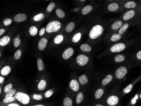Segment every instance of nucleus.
<instances>
[{"mask_svg":"<svg viewBox=\"0 0 141 106\" xmlns=\"http://www.w3.org/2000/svg\"><path fill=\"white\" fill-rule=\"evenodd\" d=\"M44 17V15L43 14L40 13L38 14L37 15H35L33 17V19L34 21L35 22H39V21L42 20Z\"/></svg>","mask_w":141,"mask_h":106,"instance_id":"34","label":"nucleus"},{"mask_svg":"<svg viewBox=\"0 0 141 106\" xmlns=\"http://www.w3.org/2000/svg\"><path fill=\"white\" fill-rule=\"evenodd\" d=\"M104 90L101 88H100L97 90L95 94V97L96 98V99H100L104 94Z\"/></svg>","mask_w":141,"mask_h":106,"instance_id":"30","label":"nucleus"},{"mask_svg":"<svg viewBox=\"0 0 141 106\" xmlns=\"http://www.w3.org/2000/svg\"><path fill=\"white\" fill-rule=\"evenodd\" d=\"M81 36H82V34L80 32H78V33H75L72 37V42L74 43L78 42L80 40Z\"/></svg>","mask_w":141,"mask_h":106,"instance_id":"27","label":"nucleus"},{"mask_svg":"<svg viewBox=\"0 0 141 106\" xmlns=\"http://www.w3.org/2000/svg\"><path fill=\"white\" fill-rule=\"evenodd\" d=\"M63 105L64 106H72L73 105L72 100L69 97H66L63 101Z\"/></svg>","mask_w":141,"mask_h":106,"instance_id":"31","label":"nucleus"},{"mask_svg":"<svg viewBox=\"0 0 141 106\" xmlns=\"http://www.w3.org/2000/svg\"><path fill=\"white\" fill-rule=\"evenodd\" d=\"M104 32V28L102 25L97 24L93 27L89 33V37L92 40H95L100 37Z\"/></svg>","mask_w":141,"mask_h":106,"instance_id":"1","label":"nucleus"},{"mask_svg":"<svg viewBox=\"0 0 141 106\" xmlns=\"http://www.w3.org/2000/svg\"><path fill=\"white\" fill-rule=\"evenodd\" d=\"M74 54V49L72 47L68 48L65 50L62 55V58L64 60H68Z\"/></svg>","mask_w":141,"mask_h":106,"instance_id":"10","label":"nucleus"},{"mask_svg":"<svg viewBox=\"0 0 141 106\" xmlns=\"http://www.w3.org/2000/svg\"><path fill=\"white\" fill-rule=\"evenodd\" d=\"M33 98L34 100H41L42 99V96L41 95L38 94H33Z\"/></svg>","mask_w":141,"mask_h":106,"instance_id":"45","label":"nucleus"},{"mask_svg":"<svg viewBox=\"0 0 141 106\" xmlns=\"http://www.w3.org/2000/svg\"><path fill=\"white\" fill-rule=\"evenodd\" d=\"M127 69L125 66H121L116 71L115 76L117 79H121L126 76L127 74Z\"/></svg>","mask_w":141,"mask_h":106,"instance_id":"6","label":"nucleus"},{"mask_svg":"<svg viewBox=\"0 0 141 106\" xmlns=\"http://www.w3.org/2000/svg\"><path fill=\"white\" fill-rule=\"evenodd\" d=\"M13 88V85L12 84L9 83L6 85L4 88V92L5 93H7Z\"/></svg>","mask_w":141,"mask_h":106,"instance_id":"41","label":"nucleus"},{"mask_svg":"<svg viewBox=\"0 0 141 106\" xmlns=\"http://www.w3.org/2000/svg\"><path fill=\"white\" fill-rule=\"evenodd\" d=\"M64 39V37L62 35H58L56 36L55 38L54 39V43L56 44H60L62 43Z\"/></svg>","mask_w":141,"mask_h":106,"instance_id":"28","label":"nucleus"},{"mask_svg":"<svg viewBox=\"0 0 141 106\" xmlns=\"http://www.w3.org/2000/svg\"><path fill=\"white\" fill-rule=\"evenodd\" d=\"M114 0H106V3H109L110 2L113 1H114Z\"/></svg>","mask_w":141,"mask_h":106,"instance_id":"52","label":"nucleus"},{"mask_svg":"<svg viewBox=\"0 0 141 106\" xmlns=\"http://www.w3.org/2000/svg\"><path fill=\"white\" fill-rule=\"evenodd\" d=\"M10 42V38L7 36H5L0 39V45L5 46L8 45Z\"/></svg>","mask_w":141,"mask_h":106,"instance_id":"16","label":"nucleus"},{"mask_svg":"<svg viewBox=\"0 0 141 106\" xmlns=\"http://www.w3.org/2000/svg\"><path fill=\"white\" fill-rule=\"evenodd\" d=\"M121 38V35L119 34L118 33H114L111 35L110 39L111 42H115L120 40Z\"/></svg>","mask_w":141,"mask_h":106,"instance_id":"18","label":"nucleus"},{"mask_svg":"<svg viewBox=\"0 0 141 106\" xmlns=\"http://www.w3.org/2000/svg\"><path fill=\"white\" fill-rule=\"evenodd\" d=\"M132 88H133V85L131 84L129 85L127 87H126V88H124V89L123 90L124 93H129L131 91Z\"/></svg>","mask_w":141,"mask_h":106,"instance_id":"43","label":"nucleus"},{"mask_svg":"<svg viewBox=\"0 0 141 106\" xmlns=\"http://www.w3.org/2000/svg\"><path fill=\"white\" fill-rule=\"evenodd\" d=\"M1 93V88H0V93Z\"/></svg>","mask_w":141,"mask_h":106,"instance_id":"57","label":"nucleus"},{"mask_svg":"<svg viewBox=\"0 0 141 106\" xmlns=\"http://www.w3.org/2000/svg\"><path fill=\"white\" fill-rule=\"evenodd\" d=\"M137 99H138V95H136V96H135V97L134 98V99H132V101H131L132 105H134V104H135V103H136V100Z\"/></svg>","mask_w":141,"mask_h":106,"instance_id":"46","label":"nucleus"},{"mask_svg":"<svg viewBox=\"0 0 141 106\" xmlns=\"http://www.w3.org/2000/svg\"><path fill=\"white\" fill-rule=\"evenodd\" d=\"M17 37H19V35H18V36H17Z\"/></svg>","mask_w":141,"mask_h":106,"instance_id":"60","label":"nucleus"},{"mask_svg":"<svg viewBox=\"0 0 141 106\" xmlns=\"http://www.w3.org/2000/svg\"><path fill=\"white\" fill-rule=\"evenodd\" d=\"M47 86V82L44 79H42L39 82L38 85V88L39 91H42L45 89Z\"/></svg>","mask_w":141,"mask_h":106,"instance_id":"22","label":"nucleus"},{"mask_svg":"<svg viewBox=\"0 0 141 106\" xmlns=\"http://www.w3.org/2000/svg\"><path fill=\"white\" fill-rule=\"evenodd\" d=\"M79 0L81 3H84V2H85V1H86L87 0Z\"/></svg>","mask_w":141,"mask_h":106,"instance_id":"53","label":"nucleus"},{"mask_svg":"<svg viewBox=\"0 0 141 106\" xmlns=\"http://www.w3.org/2000/svg\"><path fill=\"white\" fill-rule=\"evenodd\" d=\"M45 29L44 28L41 29L40 30V31H39V36H43L44 34V32H45Z\"/></svg>","mask_w":141,"mask_h":106,"instance_id":"47","label":"nucleus"},{"mask_svg":"<svg viewBox=\"0 0 141 106\" xmlns=\"http://www.w3.org/2000/svg\"></svg>","mask_w":141,"mask_h":106,"instance_id":"61","label":"nucleus"},{"mask_svg":"<svg viewBox=\"0 0 141 106\" xmlns=\"http://www.w3.org/2000/svg\"><path fill=\"white\" fill-rule=\"evenodd\" d=\"M123 7L126 9H135L137 7H138L139 4L134 1L129 0L126 2H121Z\"/></svg>","mask_w":141,"mask_h":106,"instance_id":"8","label":"nucleus"},{"mask_svg":"<svg viewBox=\"0 0 141 106\" xmlns=\"http://www.w3.org/2000/svg\"><path fill=\"white\" fill-rule=\"evenodd\" d=\"M139 8L141 10V4L140 5V6L139 7Z\"/></svg>","mask_w":141,"mask_h":106,"instance_id":"56","label":"nucleus"},{"mask_svg":"<svg viewBox=\"0 0 141 106\" xmlns=\"http://www.w3.org/2000/svg\"><path fill=\"white\" fill-rule=\"evenodd\" d=\"M5 30L3 29H0V36H1L2 34L5 33Z\"/></svg>","mask_w":141,"mask_h":106,"instance_id":"49","label":"nucleus"},{"mask_svg":"<svg viewBox=\"0 0 141 106\" xmlns=\"http://www.w3.org/2000/svg\"><path fill=\"white\" fill-rule=\"evenodd\" d=\"M4 78L2 76H0V83H2L4 82Z\"/></svg>","mask_w":141,"mask_h":106,"instance_id":"51","label":"nucleus"},{"mask_svg":"<svg viewBox=\"0 0 141 106\" xmlns=\"http://www.w3.org/2000/svg\"><path fill=\"white\" fill-rule=\"evenodd\" d=\"M16 92V90L14 89H11L10 91H9V92H8L7 93H6V95L5 96V98L12 97L15 94Z\"/></svg>","mask_w":141,"mask_h":106,"instance_id":"39","label":"nucleus"},{"mask_svg":"<svg viewBox=\"0 0 141 106\" xmlns=\"http://www.w3.org/2000/svg\"><path fill=\"white\" fill-rule=\"evenodd\" d=\"M113 79V76L112 75H107V76L105 77V78L102 80L101 84L103 85H108L110 82H111Z\"/></svg>","mask_w":141,"mask_h":106,"instance_id":"20","label":"nucleus"},{"mask_svg":"<svg viewBox=\"0 0 141 106\" xmlns=\"http://www.w3.org/2000/svg\"><path fill=\"white\" fill-rule=\"evenodd\" d=\"M96 106H103V105H96Z\"/></svg>","mask_w":141,"mask_h":106,"instance_id":"55","label":"nucleus"},{"mask_svg":"<svg viewBox=\"0 0 141 106\" xmlns=\"http://www.w3.org/2000/svg\"><path fill=\"white\" fill-rule=\"evenodd\" d=\"M8 106H19L20 105L17 104H16V103H12V104H11L9 105H8Z\"/></svg>","mask_w":141,"mask_h":106,"instance_id":"50","label":"nucleus"},{"mask_svg":"<svg viewBox=\"0 0 141 106\" xmlns=\"http://www.w3.org/2000/svg\"><path fill=\"white\" fill-rule=\"evenodd\" d=\"M137 57L138 59L141 60V50L137 52Z\"/></svg>","mask_w":141,"mask_h":106,"instance_id":"48","label":"nucleus"},{"mask_svg":"<svg viewBox=\"0 0 141 106\" xmlns=\"http://www.w3.org/2000/svg\"><path fill=\"white\" fill-rule=\"evenodd\" d=\"M80 49L85 52H89L91 51V47L87 44H83L80 46Z\"/></svg>","mask_w":141,"mask_h":106,"instance_id":"24","label":"nucleus"},{"mask_svg":"<svg viewBox=\"0 0 141 106\" xmlns=\"http://www.w3.org/2000/svg\"><path fill=\"white\" fill-rule=\"evenodd\" d=\"M53 91L52 90H49L46 91L44 93V96L46 98H49L53 95Z\"/></svg>","mask_w":141,"mask_h":106,"instance_id":"44","label":"nucleus"},{"mask_svg":"<svg viewBox=\"0 0 141 106\" xmlns=\"http://www.w3.org/2000/svg\"><path fill=\"white\" fill-rule=\"evenodd\" d=\"M140 97L141 98V94H140Z\"/></svg>","mask_w":141,"mask_h":106,"instance_id":"59","label":"nucleus"},{"mask_svg":"<svg viewBox=\"0 0 141 106\" xmlns=\"http://www.w3.org/2000/svg\"><path fill=\"white\" fill-rule=\"evenodd\" d=\"M107 10L110 12H115L123 8L122 3L120 0H116L107 3Z\"/></svg>","mask_w":141,"mask_h":106,"instance_id":"2","label":"nucleus"},{"mask_svg":"<svg viewBox=\"0 0 141 106\" xmlns=\"http://www.w3.org/2000/svg\"><path fill=\"white\" fill-rule=\"evenodd\" d=\"M136 14L134 10H130L127 11L123 16V19L125 21H127L133 18Z\"/></svg>","mask_w":141,"mask_h":106,"instance_id":"9","label":"nucleus"},{"mask_svg":"<svg viewBox=\"0 0 141 106\" xmlns=\"http://www.w3.org/2000/svg\"><path fill=\"white\" fill-rule=\"evenodd\" d=\"M3 24L5 26H9L12 23V20L10 18H6L3 20Z\"/></svg>","mask_w":141,"mask_h":106,"instance_id":"42","label":"nucleus"},{"mask_svg":"<svg viewBox=\"0 0 141 106\" xmlns=\"http://www.w3.org/2000/svg\"><path fill=\"white\" fill-rule=\"evenodd\" d=\"M93 9V6L91 5H87L83 8L81 10V13L83 15H87L91 12Z\"/></svg>","mask_w":141,"mask_h":106,"instance_id":"17","label":"nucleus"},{"mask_svg":"<svg viewBox=\"0 0 141 106\" xmlns=\"http://www.w3.org/2000/svg\"><path fill=\"white\" fill-rule=\"evenodd\" d=\"M120 1L121 2H123L124 1V0H120Z\"/></svg>","mask_w":141,"mask_h":106,"instance_id":"58","label":"nucleus"},{"mask_svg":"<svg viewBox=\"0 0 141 106\" xmlns=\"http://www.w3.org/2000/svg\"><path fill=\"white\" fill-rule=\"evenodd\" d=\"M84 99V95L82 92H80L79 93L76 99V102L77 104H80V103L83 102V100Z\"/></svg>","mask_w":141,"mask_h":106,"instance_id":"32","label":"nucleus"},{"mask_svg":"<svg viewBox=\"0 0 141 106\" xmlns=\"http://www.w3.org/2000/svg\"><path fill=\"white\" fill-rule=\"evenodd\" d=\"M22 52L20 49L17 50L14 54V58L16 60H19L21 58Z\"/></svg>","mask_w":141,"mask_h":106,"instance_id":"37","label":"nucleus"},{"mask_svg":"<svg viewBox=\"0 0 141 106\" xmlns=\"http://www.w3.org/2000/svg\"><path fill=\"white\" fill-rule=\"evenodd\" d=\"M11 71V69L9 66H5L1 70L0 74L3 76H6L10 73Z\"/></svg>","mask_w":141,"mask_h":106,"instance_id":"19","label":"nucleus"},{"mask_svg":"<svg viewBox=\"0 0 141 106\" xmlns=\"http://www.w3.org/2000/svg\"><path fill=\"white\" fill-rule=\"evenodd\" d=\"M123 25V22L121 20H117L114 21L113 24L111 25L110 29L113 31H116L120 29Z\"/></svg>","mask_w":141,"mask_h":106,"instance_id":"11","label":"nucleus"},{"mask_svg":"<svg viewBox=\"0 0 141 106\" xmlns=\"http://www.w3.org/2000/svg\"><path fill=\"white\" fill-rule=\"evenodd\" d=\"M69 86L70 89L74 92H77L79 90V84L78 82L75 79H72V80L70 81Z\"/></svg>","mask_w":141,"mask_h":106,"instance_id":"14","label":"nucleus"},{"mask_svg":"<svg viewBox=\"0 0 141 106\" xmlns=\"http://www.w3.org/2000/svg\"><path fill=\"white\" fill-rule=\"evenodd\" d=\"M15 97L17 100L23 105H28L30 101L28 95L21 92H17L15 94Z\"/></svg>","mask_w":141,"mask_h":106,"instance_id":"4","label":"nucleus"},{"mask_svg":"<svg viewBox=\"0 0 141 106\" xmlns=\"http://www.w3.org/2000/svg\"><path fill=\"white\" fill-rule=\"evenodd\" d=\"M21 41L19 38L18 37L14 38L13 41V45L15 48H17L21 45Z\"/></svg>","mask_w":141,"mask_h":106,"instance_id":"33","label":"nucleus"},{"mask_svg":"<svg viewBox=\"0 0 141 106\" xmlns=\"http://www.w3.org/2000/svg\"><path fill=\"white\" fill-rule=\"evenodd\" d=\"M118 102V98L115 96H110L108 98L107 100V103L110 106H114L117 104Z\"/></svg>","mask_w":141,"mask_h":106,"instance_id":"12","label":"nucleus"},{"mask_svg":"<svg viewBox=\"0 0 141 106\" xmlns=\"http://www.w3.org/2000/svg\"><path fill=\"white\" fill-rule=\"evenodd\" d=\"M37 67L38 70L39 71H43L44 68V62L42 59L39 58L37 61Z\"/></svg>","mask_w":141,"mask_h":106,"instance_id":"26","label":"nucleus"},{"mask_svg":"<svg viewBox=\"0 0 141 106\" xmlns=\"http://www.w3.org/2000/svg\"><path fill=\"white\" fill-rule=\"evenodd\" d=\"M61 26V23L59 21L57 20L51 21L47 25L45 30L48 33H55L60 30Z\"/></svg>","mask_w":141,"mask_h":106,"instance_id":"3","label":"nucleus"},{"mask_svg":"<svg viewBox=\"0 0 141 106\" xmlns=\"http://www.w3.org/2000/svg\"><path fill=\"white\" fill-rule=\"evenodd\" d=\"M76 61L78 65L81 66H85L89 61V58L86 55L81 54L78 55Z\"/></svg>","mask_w":141,"mask_h":106,"instance_id":"7","label":"nucleus"},{"mask_svg":"<svg viewBox=\"0 0 141 106\" xmlns=\"http://www.w3.org/2000/svg\"><path fill=\"white\" fill-rule=\"evenodd\" d=\"M79 81L81 85H84L87 83L88 82V79L87 76L85 75H81L79 78Z\"/></svg>","mask_w":141,"mask_h":106,"instance_id":"21","label":"nucleus"},{"mask_svg":"<svg viewBox=\"0 0 141 106\" xmlns=\"http://www.w3.org/2000/svg\"><path fill=\"white\" fill-rule=\"evenodd\" d=\"M35 106H44V105H34Z\"/></svg>","mask_w":141,"mask_h":106,"instance_id":"54","label":"nucleus"},{"mask_svg":"<svg viewBox=\"0 0 141 106\" xmlns=\"http://www.w3.org/2000/svg\"><path fill=\"white\" fill-rule=\"evenodd\" d=\"M47 40L45 38H42L39 42L38 43V48L39 49L42 51L47 46Z\"/></svg>","mask_w":141,"mask_h":106,"instance_id":"15","label":"nucleus"},{"mask_svg":"<svg viewBox=\"0 0 141 106\" xmlns=\"http://www.w3.org/2000/svg\"><path fill=\"white\" fill-rule=\"evenodd\" d=\"M55 7H56V4L53 2H52V3H51L48 5V6L46 9V10L47 12H51L54 9Z\"/></svg>","mask_w":141,"mask_h":106,"instance_id":"38","label":"nucleus"},{"mask_svg":"<svg viewBox=\"0 0 141 106\" xmlns=\"http://www.w3.org/2000/svg\"><path fill=\"white\" fill-rule=\"evenodd\" d=\"M125 59L124 55L122 54H119L116 55L114 58V61L116 63H120L124 61Z\"/></svg>","mask_w":141,"mask_h":106,"instance_id":"29","label":"nucleus"},{"mask_svg":"<svg viewBox=\"0 0 141 106\" xmlns=\"http://www.w3.org/2000/svg\"><path fill=\"white\" fill-rule=\"evenodd\" d=\"M126 45L123 43H118L115 44L111 46L110 50L113 53L119 52L123 51L126 49Z\"/></svg>","mask_w":141,"mask_h":106,"instance_id":"5","label":"nucleus"},{"mask_svg":"<svg viewBox=\"0 0 141 106\" xmlns=\"http://www.w3.org/2000/svg\"><path fill=\"white\" fill-rule=\"evenodd\" d=\"M16 99L15 97H7L5 98V99L3 100V102L4 103H9L11 102H14Z\"/></svg>","mask_w":141,"mask_h":106,"instance_id":"40","label":"nucleus"},{"mask_svg":"<svg viewBox=\"0 0 141 106\" xmlns=\"http://www.w3.org/2000/svg\"><path fill=\"white\" fill-rule=\"evenodd\" d=\"M128 26H129V24H128V23L123 24L120 29H119L118 33L121 35L123 34V33L126 31V30H127Z\"/></svg>","mask_w":141,"mask_h":106,"instance_id":"25","label":"nucleus"},{"mask_svg":"<svg viewBox=\"0 0 141 106\" xmlns=\"http://www.w3.org/2000/svg\"><path fill=\"white\" fill-rule=\"evenodd\" d=\"M75 26V23L74 22H71L70 23H69L66 27V31L68 33L71 32L74 30Z\"/></svg>","mask_w":141,"mask_h":106,"instance_id":"23","label":"nucleus"},{"mask_svg":"<svg viewBox=\"0 0 141 106\" xmlns=\"http://www.w3.org/2000/svg\"><path fill=\"white\" fill-rule=\"evenodd\" d=\"M27 16L26 14L23 13H20L17 14L14 17V20L17 22L20 23L25 21L27 19Z\"/></svg>","mask_w":141,"mask_h":106,"instance_id":"13","label":"nucleus"},{"mask_svg":"<svg viewBox=\"0 0 141 106\" xmlns=\"http://www.w3.org/2000/svg\"><path fill=\"white\" fill-rule=\"evenodd\" d=\"M38 32V29L36 27L34 26H32L29 29V33L32 36H35L37 34Z\"/></svg>","mask_w":141,"mask_h":106,"instance_id":"35","label":"nucleus"},{"mask_svg":"<svg viewBox=\"0 0 141 106\" xmlns=\"http://www.w3.org/2000/svg\"><path fill=\"white\" fill-rule=\"evenodd\" d=\"M56 13L57 16L60 18H63L65 16V14L63 10L60 9H57L56 10Z\"/></svg>","mask_w":141,"mask_h":106,"instance_id":"36","label":"nucleus"}]
</instances>
